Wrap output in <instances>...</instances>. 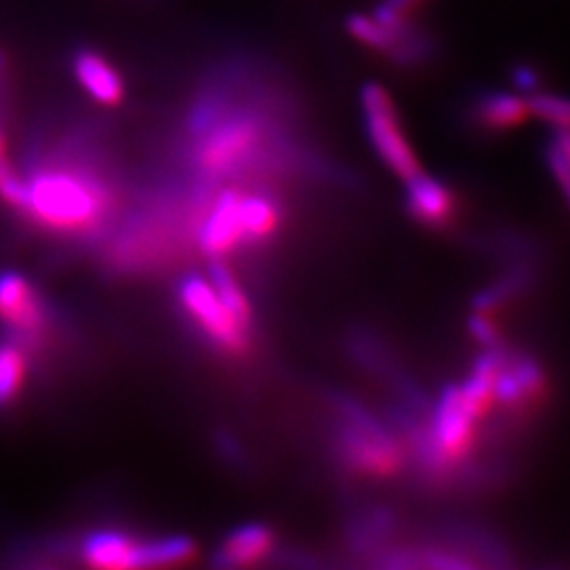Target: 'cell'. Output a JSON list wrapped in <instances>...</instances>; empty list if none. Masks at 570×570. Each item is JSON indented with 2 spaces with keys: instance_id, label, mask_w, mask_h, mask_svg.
Wrapping results in <instances>:
<instances>
[{
  "instance_id": "cell-20",
  "label": "cell",
  "mask_w": 570,
  "mask_h": 570,
  "mask_svg": "<svg viewBox=\"0 0 570 570\" xmlns=\"http://www.w3.org/2000/svg\"><path fill=\"white\" fill-rule=\"evenodd\" d=\"M469 332L473 334V338L484 346V348H492V346L501 345V336L499 330L494 326V322L490 320L487 313H473L469 320Z\"/></svg>"
},
{
  "instance_id": "cell-7",
  "label": "cell",
  "mask_w": 570,
  "mask_h": 570,
  "mask_svg": "<svg viewBox=\"0 0 570 570\" xmlns=\"http://www.w3.org/2000/svg\"><path fill=\"white\" fill-rule=\"evenodd\" d=\"M247 244L244 220V193L226 190L214 199L199 230V245L209 256H225Z\"/></svg>"
},
{
  "instance_id": "cell-17",
  "label": "cell",
  "mask_w": 570,
  "mask_h": 570,
  "mask_svg": "<svg viewBox=\"0 0 570 570\" xmlns=\"http://www.w3.org/2000/svg\"><path fill=\"white\" fill-rule=\"evenodd\" d=\"M346 30L360 45H364L376 53H383V56H389V51L395 47V42L400 39V32L389 30L383 23L374 20L372 16H360V13H355L346 20Z\"/></svg>"
},
{
  "instance_id": "cell-11",
  "label": "cell",
  "mask_w": 570,
  "mask_h": 570,
  "mask_svg": "<svg viewBox=\"0 0 570 570\" xmlns=\"http://www.w3.org/2000/svg\"><path fill=\"white\" fill-rule=\"evenodd\" d=\"M407 212L423 225H449L454 214V197L446 184L429 178L423 171L406 180Z\"/></svg>"
},
{
  "instance_id": "cell-22",
  "label": "cell",
  "mask_w": 570,
  "mask_h": 570,
  "mask_svg": "<svg viewBox=\"0 0 570 570\" xmlns=\"http://www.w3.org/2000/svg\"><path fill=\"white\" fill-rule=\"evenodd\" d=\"M7 68H9V56L0 49V75H7Z\"/></svg>"
},
{
  "instance_id": "cell-9",
  "label": "cell",
  "mask_w": 570,
  "mask_h": 570,
  "mask_svg": "<svg viewBox=\"0 0 570 570\" xmlns=\"http://www.w3.org/2000/svg\"><path fill=\"white\" fill-rule=\"evenodd\" d=\"M72 70L82 89L104 106H117L125 98V85L115 66L94 49L79 47L72 56Z\"/></svg>"
},
{
  "instance_id": "cell-21",
  "label": "cell",
  "mask_w": 570,
  "mask_h": 570,
  "mask_svg": "<svg viewBox=\"0 0 570 570\" xmlns=\"http://www.w3.org/2000/svg\"><path fill=\"white\" fill-rule=\"evenodd\" d=\"M511 82L530 96L541 89V72L532 63H515L511 68Z\"/></svg>"
},
{
  "instance_id": "cell-16",
  "label": "cell",
  "mask_w": 570,
  "mask_h": 570,
  "mask_svg": "<svg viewBox=\"0 0 570 570\" xmlns=\"http://www.w3.org/2000/svg\"><path fill=\"white\" fill-rule=\"evenodd\" d=\"M26 379V355L18 343H0V406H7Z\"/></svg>"
},
{
  "instance_id": "cell-6",
  "label": "cell",
  "mask_w": 570,
  "mask_h": 570,
  "mask_svg": "<svg viewBox=\"0 0 570 570\" xmlns=\"http://www.w3.org/2000/svg\"><path fill=\"white\" fill-rule=\"evenodd\" d=\"M546 372L529 355L501 348V362L494 376V404L524 412L546 395Z\"/></svg>"
},
{
  "instance_id": "cell-15",
  "label": "cell",
  "mask_w": 570,
  "mask_h": 570,
  "mask_svg": "<svg viewBox=\"0 0 570 570\" xmlns=\"http://www.w3.org/2000/svg\"><path fill=\"white\" fill-rule=\"evenodd\" d=\"M209 279H212L216 294L220 296V301L230 311V315L242 326L249 327V324H252V308H249V303H247V296H245L242 285L235 279V275L230 273V268L223 265L220 261H216L214 265L209 266Z\"/></svg>"
},
{
  "instance_id": "cell-13",
  "label": "cell",
  "mask_w": 570,
  "mask_h": 570,
  "mask_svg": "<svg viewBox=\"0 0 570 570\" xmlns=\"http://www.w3.org/2000/svg\"><path fill=\"white\" fill-rule=\"evenodd\" d=\"M271 550H273V532L261 524H249L226 537L223 550L218 551L216 564L252 567L261 562Z\"/></svg>"
},
{
  "instance_id": "cell-14",
  "label": "cell",
  "mask_w": 570,
  "mask_h": 570,
  "mask_svg": "<svg viewBox=\"0 0 570 570\" xmlns=\"http://www.w3.org/2000/svg\"><path fill=\"white\" fill-rule=\"evenodd\" d=\"M247 244H263L279 226V205L265 195H244Z\"/></svg>"
},
{
  "instance_id": "cell-5",
  "label": "cell",
  "mask_w": 570,
  "mask_h": 570,
  "mask_svg": "<svg viewBox=\"0 0 570 570\" xmlns=\"http://www.w3.org/2000/svg\"><path fill=\"white\" fill-rule=\"evenodd\" d=\"M180 303L205 334L230 353H242L247 346V327L242 326L226 308L214 285L193 275L180 284Z\"/></svg>"
},
{
  "instance_id": "cell-19",
  "label": "cell",
  "mask_w": 570,
  "mask_h": 570,
  "mask_svg": "<svg viewBox=\"0 0 570 570\" xmlns=\"http://www.w3.org/2000/svg\"><path fill=\"white\" fill-rule=\"evenodd\" d=\"M546 164L550 167L551 176H553V180L556 184L560 186V190H562V195L567 197V202L570 205V161L553 146V144H548L546 146Z\"/></svg>"
},
{
  "instance_id": "cell-3",
  "label": "cell",
  "mask_w": 570,
  "mask_h": 570,
  "mask_svg": "<svg viewBox=\"0 0 570 570\" xmlns=\"http://www.w3.org/2000/svg\"><path fill=\"white\" fill-rule=\"evenodd\" d=\"M204 140L197 148V165L207 174H228L256 159L266 142V122L256 112L226 115L205 127Z\"/></svg>"
},
{
  "instance_id": "cell-4",
  "label": "cell",
  "mask_w": 570,
  "mask_h": 570,
  "mask_svg": "<svg viewBox=\"0 0 570 570\" xmlns=\"http://www.w3.org/2000/svg\"><path fill=\"white\" fill-rule=\"evenodd\" d=\"M362 108L366 119L367 138L379 153L381 161L404 183L419 176L423 169L407 142L397 108L391 100L387 89L383 85L367 82L362 91Z\"/></svg>"
},
{
  "instance_id": "cell-2",
  "label": "cell",
  "mask_w": 570,
  "mask_h": 570,
  "mask_svg": "<svg viewBox=\"0 0 570 570\" xmlns=\"http://www.w3.org/2000/svg\"><path fill=\"white\" fill-rule=\"evenodd\" d=\"M336 407L343 419L338 431V452L346 469L370 478H387L397 473L402 452L385 425L348 397H341Z\"/></svg>"
},
{
  "instance_id": "cell-10",
  "label": "cell",
  "mask_w": 570,
  "mask_h": 570,
  "mask_svg": "<svg viewBox=\"0 0 570 570\" xmlns=\"http://www.w3.org/2000/svg\"><path fill=\"white\" fill-rule=\"evenodd\" d=\"M82 560L94 569H142V543L115 530L94 532L82 543Z\"/></svg>"
},
{
  "instance_id": "cell-1",
  "label": "cell",
  "mask_w": 570,
  "mask_h": 570,
  "mask_svg": "<svg viewBox=\"0 0 570 570\" xmlns=\"http://www.w3.org/2000/svg\"><path fill=\"white\" fill-rule=\"evenodd\" d=\"M26 183L23 212L60 233H81L98 225L108 209L102 184L85 174L45 169Z\"/></svg>"
},
{
  "instance_id": "cell-12",
  "label": "cell",
  "mask_w": 570,
  "mask_h": 570,
  "mask_svg": "<svg viewBox=\"0 0 570 570\" xmlns=\"http://www.w3.org/2000/svg\"><path fill=\"white\" fill-rule=\"evenodd\" d=\"M469 112L482 131H510L530 117L529 102L505 91H482Z\"/></svg>"
},
{
  "instance_id": "cell-18",
  "label": "cell",
  "mask_w": 570,
  "mask_h": 570,
  "mask_svg": "<svg viewBox=\"0 0 570 570\" xmlns=\"http://www.w3.org/2000/svg\"><path fill=\"white\" fill-rule=\"evenodd\" d=\"M527 102L530 115L550 122L551 127H570V98L534 91Z\"/></svg>"
},
{
  "instance_id": "cell-8",
  "label": "cell",
  "mask_w": 570,
  "mask_h": 570,
  "mask_svg": "<svg viewBox=\"0 0 570 570\" xmlns=\"http://www.w3.org/2000/svg\"><path fill=\"white\" fill-rule=\"evenodd\" d=\"M0 320L11 327L16 336H41L45 311L39 294L20 273L9 271L0 275Z\"/></svg>"
}]
</instances>
